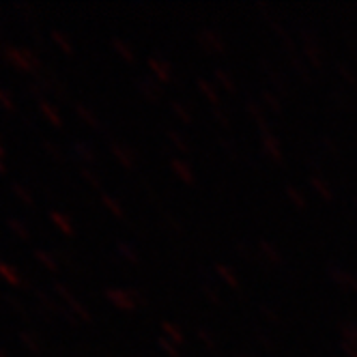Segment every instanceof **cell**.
Listing matches in <instances>:
<instances>
[{
  "mask_svg": "<svg viewBox=\"0 0 357 357\" xmlns=\"http://www.w3.org/2000/svg\"><path fill=\"white\" fill-rule=\"evenodd\" d=\"M3 52H5V61L15 69H22L31 75H37L41 71V61L35 52H31V50H20L15 45H5Z\"/></svg>",
  "mask_w": 357,
  "mask_h": 357,
  "instance_id": "obj_1",
  "label": "cell"
},
{
  "mask_svg": "<svg viewBox=\"0 0 357 357\" xmlns=\"http://www.w3.org/2000/svg\"><path fill=\"white\" fill-rule=\"evenodd\" d=\"M0 278H3L5 282L11 284V287H22V284H24V275H22L13 265H9V263L3 261V259H0Z\"/></svg>",
  "mask_w": 357,
  "mask_h": 357,
  "instance_id": "obj_2",
  "label": "cell"
},
{
  "mask_svg": "<svg viewBox=\"0 0 357 357\" xmlns=\"http://www.w3.org/2000/svg\"><path fill=\"white\" fill-rule=\"evenodd\" d=\"M20 340H22V344L26 347L31 353H35V355L41 353V340H39V336L35 334V331H31V329H22V331H20Z\"/></svg>",
  "mask_w": 357,
  "mask_h": 357,
  "instance_id": "obj_3",
  "label": "cell"
},
{
  "mask_svg": "<svg viewBox=\"0 0 357 357\" xmlns=\"http://www.w3.org/2000/svg\"><path fill=\"white\" fill-rule=\"evenodd\" d=\"M7 226H9V231H11L17 239H22V241H29V239H31V233H29V228L24 226V222H20V220H15V218H9V220H7Z\"/></svg>",
  "mask_w": 357,
  "mask_h": 357,
  "instance_id": "obj_4",
  "label": "cell"
},
{
  "mask_svg": "<svg viewBox=\"0 0 357 357\" xmlns=\"http://www.w3.org/2000/svg\"><path fill=\"white\" fill-rule=\"evenodd\" d=\"M5 301H7V305L9 308L15 312V314H20V317H24V319H31V312H29V308L24 305L15 295H5Z\"/></svg>",
  "mask_w": 357,
  "mask_h": 357,
  "instance_id": "obj_5",
  "label": "cell"
},
{
  "mask_svg": "<svg viewBox=\"0 0 357 357\" xmlns=\"http://www.w3.org/2000/svg\"><path fill=\"white\" fill-rule=\"evenodd\" d=\"M39 110H41V114L50 121V123H54V125H59L61 123V119H59V112L52 108V104H47L45 99H41L39 101Z\"/></svg>",
  "mask_w": 357,
  "mask_h": 357,
  "instance_id": "obj_6",
  "label": "cell"
},
{
  "mask_svg": "<svg viewBox=\"0 0 357 357\" xmlns=\"http://www.w3.org/2000/svg\"><path fill=\"white\" fill-rule=\"evenodd\" d=\"M11 190H13V194L24 202V205H26V207H33V202H35V200H33L31 192H29L26 188H24L22 183H13V185H11Z\"/></svg>",
  "mask_w": 357,
  "mask_h": 357,
  "instance_id": "obj_7",
  "label": "cell"
},
{
  "mask_svg": "<svg viewBox=\"0 0 357 357\" xmlns=\"http://www.w3.org/2000/svg\"><path fill=\"white\" fill-rule=\"evenodd\" d=\"M15 9L22 11V13H24V20L31 22V24H33L35 15L39 13V7H35V5H31V3H15Z\"/></svg>",
  "mask_w": 357,
  "mask_h": 357,
  "instance_id": "obj_8",
  "label": "cell"
},
{
  "mask_svg": "<svg viewBox=\"0 0 357 357\" xmlns=\"http://www.w3.org/2000/svg\"><path fill=\"white\" fill-rule=\"evenodd\" d=\"M35 259H37L41 265H45L50 271H54V269H56V261H54L52 257H50L47 252H43V250H37V252H35Z\"/></svg>",
  "mask_w": 357,
  "mask_h": 357,
  "instance_id": "obj_9",
  "label": "cell"
},
{
  "mask_svg": "<svg viewBox=\"0 0 357 357\" xmlns=\"http://www.w3.org/2000/svg\"><path fill=\"white\" fill-rule=\"evenodd\" d=\"M0 106H3L5 110L13 112L15 110V104H13V97L9 95V91H5L3 86H0Z\"/></svg>",
  "mask_w": 357,
  "mask_h": 357,
  "instance_id": "obj_10",
  "label": "cell"
},
{
  "mask_svg": "<svg viewBox=\"0 0 357 357\" xmlns=\"http://www.w3.org/2000/svg\"><path fill=\"white\" fill-rule=\"evenodd\" d=\"M50 218L54 220V224H56V226L61 228L63 233H71V226L67 224V220H65V218H63V215H61L59 211H52V213H50Z\"/></svg>",
  "mask_w": 357,
  "mask_h": 357,
  "instance_id": "obj_11",
  "label": "cell"
},
{
  "mask_svg": "<svg viewBox=\"0 0 357 357\" xmlns=\"http://www.w3.org/2000/svg\"><path fill=\"white\" fill-rule=\"evenodd\" d=\"M52 39H54V41H56V43H59L63 50H65V52H69V45H67V41L63 39V35H61L59 31H54V33H52Z\"/></svg>",
  "mask_w": 357,
  "mask_h": 357,
  "instance_id": "obj_12",
  "label": "cell"
},
{
  "mask_svg": "<svg viewBox=\"0 0 357 357\" xmlns=\"http://www.w3.org/2000/svg\"><path fill=\"white\" fill-rule=\"evenodd\" d=\"M7 172V166H5V158H0V174Z\"/></svg>",
  "mask_w": 357,
  "mask_h": 357,
  "instance_id": "obj_13",
  "label": "cell"
},
{
  "mask_svg": "<svg viewBox=\"0 0 357 357\" xmlns=\"http://www.w3.org/2000/svg\"><path fill=\"white\" fill-rule=\"evenodd\" d=\"M0 158H5V146H3V142H0Z\"/></svg>",
  "mask_w": 357,
  "mask_h": 357,
  "instance_id": "obj_14",
  "label": "cell"
},
{
  "mask_svg": "<svg viewBox=\"0 0 357 357\" xmlns=\"http://www.w3.org/2000/svg\"><path fill=\"white\" fill-rule=\"evenodd\" d=\"M0 357H9V355H7V353H5L3 349H0Z\"/></svg>",
  "mask_w": 357,
  "mask_h": 357,
  "instance_id": "obj_15",
  "label": "cell"
},
{
  "mask_svg": "<svg viewBox=\"0 0 357 357\" xmlns=\"http://www.w3.org/2000/svg\"><path fill=\"white\" fill-rule=\"evenodd\" d=\"M3 50H5V45H3V43H0V52H3Z\"/></svg>",
  "mask_w": 357,
  "mask_h": 357,
  "instance_id": "obj_16",
  "label": "cell"
}]
</instances>
